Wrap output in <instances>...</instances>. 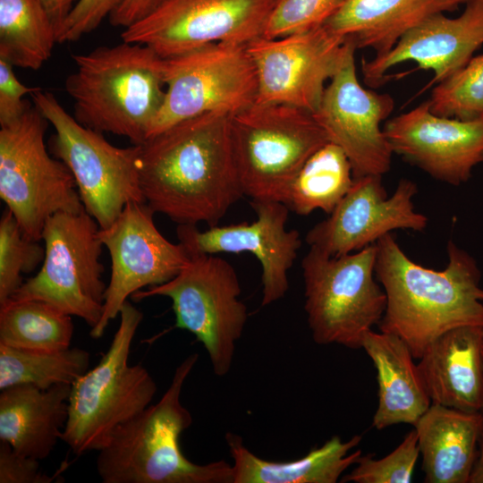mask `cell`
<instances>
[{
  "mask_svg": "<svg viewBox=\"0 0 483 483\" xmlns=\"http://www.w3.org/2000/svg\"><path fill=\"white\" fill-rule=\"evenodd\" d=\"M232 114L210 112L175 123L139 146L145 202L178 225H218L244 196L231 141Z\"/></svg>",
  "mask_w": 483,
  "mask_h": 483,
  "instance_id": "6da1fadb",
  "label": "cell"
},
{
  "mask_svg": "<svg viewBox=\"0 0 483 483\" xmlns=\"http://www.w3.org/2000/svg\"><path fill=\"white\" fill-rule=\"evenodd\" d=\"M376 246V278L386 295L379 329L400 337L414 359L451 329L483 326L481 275L466 250L450 240L447 265L435 270L411 259L392 233Z\"/></svg>",
  "mask_w": 483,
  "mask_h": 483,
  "instance_id": "7a4b0ae2",
  "label": "cell"
},
{
  "mask_svg": "<svg viewBox=\"0 0 483 483\" xmlns=\"http://www.w3.org/2000/svg\"><path fill=\"white\" fill-rule=\"evenodd\" d=\"M72 57L76 70L64 87L76 121L132 145L148 140L165 95L163 57L148 46L124 41Z\"/></svg>",
  "mask_w": 483,
  "mask_h": 483,
  "instance_id": "3957f363",
  "label": "cell"
},
{
  "mask_svg": "<svg viewBox=\"0 0 483 483\" xmlns=\"http://www.w3.org/2000/svg\"><path fill=\"white\" fill-rule=\"evenodd\" d=\"M198 360V353L187 356L160 400L118 427L97 451L103 483H233L231 464L194 463L180 447L181 435L192 423L181 394Z\"/></svg>",
  "mask_w": 483,
  "mask_h": 483,
  "instance_id": "277c9868",
  "label": "cell"
},
{
  "mask_svg": "<svg viewBox=\"0 0 483 483\" xmlns=\"http://www.w3.org/2000/svg\"><path fill=\"white\" fill-rule=\"evenodd\" d=\"M119 316V326L106 352L71 386L61 440L77 456L99 451L118 427L150 405L157 393L148 369L129 363L143 314L127 301Z\"/></svg>",
  "mask_w": 483,
  "mask_h": 483,
  "instance_id": "5b68a950",
  "label": "cell"
},
{
  "mask_svg": "<svg viewBox=\"0 0 483 483\" xmlns=\"http://www.w3.org/2000/svg\"><path fill=\"white\" fill-rule=\"evenodd\" d=\"M231 141L244 196L284 203L304 163L329 140L312 113L255 102L232 115Z\"/></svg>",
  "mask_w": 483,
  "mask_h": 483,
  "instance_id": "8992f818",
  "label": "cell"
},
{
  "mask_svg": "<svg viewBox=\"0 0 483 483\" xmlns=\"http://www.w3.org/2000/svg\"><path fill=\"white\" fill-rule=\"evenodd\" d=\"M376 243L338 257L309 248L301 260L304 309L316 343L360 349L378 326L386 295L376 278Z\"/></svg>",
  "mask_w": 483,
  "mask_h": 483,
  "instance_id": "52a82bcc",
  "label": "cell"
},
{
  "mask_svg": "<svg viewBox=\"0 0 483 483\" xmlns=\"http://www.w3.org/2000/svg\"><path fill=\"white\" fill-rule=\"evenodd\" d=\"M48 124L30 104L21 117L0 126V198L24 234L35 241H41L51 216L84 210L71 171L47 152Z\"/></svg>",
  "mask_w": 483,
  "mask_h": 483,
  "instance_id": "ba28073f",
  "label": "cell"
},
{
  "mask_svg": "<svg viewBox=\"0 0 483 483\" xmlns=\"http://www.w3.org/2000/svg\"><path fill=\"white\" fill-rule=\"evenodd\" d=\"M33 104L55 130L52 155L71 171L85 211L99 228L112 225L124 207L145 202L139 179V146L116 147L102 133L88 128L67 113L55 97L41 89Z\"/></svg>",
  "mask_w": 483,
  "mask_h": 483,
  "instance_id": "9c48e42d",
  "label": "cell"
},
{
  "mask_svg": "<svg viewBox=\"0 0 483 483\" xmlns=\"http://www.w3.org/2000/svg\"><path fill=\"white\" fill-rule=\"evenodd\" d=\"M241 292L237 273L228 261L216 254L192 253L171 280L140 290L131 298L171 299L175 327L194 335L206 349L213 372L223 377L230 371L248 319Z\"/></svg>",
  "mask_w": 483,
  "mask_h": 483,
  "instance_id": "30bf717a",
  "label": "cell"
},
{
  "mask_svg": "<svg viewBox=\"0 0 483 483\" xmlns=\"http://www.w3.org/2000/svg\"><path fill=\"white\" fill-rule=\"evenodd\" d=\"M99 229L85 209L51 216L42 232L45 257L40 269L12 298L46 302L95 327L102 317L106 289Z\"/></svg>",
  "mask_w": 483,
  "mask_h": 483,
  "instance_id": "8fae6325",
  "label": "cell"
},
{
  "mask_svg": "<svg viewBox=\"0 0 483 483\" xmlns=\"http://www.w3.org/2000/svg\"><path fill=\"white\" fill-rule=\"evenodd\" d=\"M163 76L165 95L148 138L206 113L233 115L258 97L257 71L247 45L215 43L163 57Z\"/></svg>",
  "mask_w": 483,
  "mask_h": 483,
  "instance_id": "7c38bea8",
  "label": "cell"
},
{
  "mask_svg": "<svg viewBox=\"0 0 483 483\" xmlns=\"http://www.w3.org/2000/svg\"><path fill=\"white\" fill-rule=\"evenodd\" d=\"M280 0H164L124 28L123 41L166 58L215 43L248 45L263 37Z\"/></svg>",
  "mask_w": 483,
  "mask_h": 483,
  "instance_id": "4fadbf2b",
  "label": "cell"
},
{
  "mask_svg": "<svg viewBox=\"0 0 483 483\" xmlns=\"http://www.w3.org/2000/svg\"><path fill=\"white\" fill-rule=\"evenodd\" d=\"M154 214L146 202H131L112 225L99 229V238L111 258V276L102 317L90 329L94 339L104 335L129 297L145 287L171 280L190 259L182 243L168 241L158 231Z\"/></svg>",
  "mask_w": 483,
  "mask_h": 483,
  "instance_id": "5bb4252c",
  "label": "cell"
},
{
  "mask_svg": "<svg viewBox=\"0 0 483 483\" xmlns=\"http://www.w3.org/2000/svg\"><path fill=\"white\" fill-rule=\"evenodd\" d=\"M258 76L257 103L284 104L314 113L326 82L338 72L354 42L324 25L247 45Z\"/></svg>",
  "mask_w": 483,
  "mask_h": 483,
  "instance_id": "9a60e30c",
  "label": "cell"
},
{
  "mask_svg": "<svg viewBox=\"0 0 483 483\" xmlns=\"http://www.w3.org/2000/svg\"><path fill=\"white\" fill-rule=\"evenodd\" d=\"M353 47L326 86L312 113L330 142L347 155L354 178L382 175L391 167L393 151L381 123L394 108L393 97L364 88L357 76Z\"/></svg>",
  "mask_w": 483,
  "mask_h": 483,
  "instance_id": "2e32d148",
  "label": "cell"
},
{
  "mask_svg": "<svg viewBox=\"0 0 483 483\" xmlns=\"http://www.w3.org/2000/svg\"><path fill=\"white\" fill-rule=\"evenodd\" d=\"M417 184L402 179L388 196L382 175L369 174L354 182L328 216L311 227L305 241L309 248L338 257L376 243L398 229L421 232L428 218L415 210Z\"/></svg>",
  "mask_w": 483,
  "mask_h": 483,
  "instance_id": "e0dca14e",
  "label": "cell"
},
{
  "mask_svg": "<svg viewBox=\"0 0 483 483\" xmlns=\"http://www.w3.org/2000/svg\"><path fill=\"white\" fill-rule=\"evenodd\" d=\"M257 219L252 223L210 226L178 225L179 242L189 254L249 252L261 266V305H270L288 291V271L297 258L302 241L297 230H288L289 208L280 201L250 200Z\"/></svg>",
  "mask_w": 483,
  "mask_h": 483,
  "instance_id": "ac0fdd59",
  "label": "cell"
},
{
  "mask_svg": "<svg viewBox=\"0 0 483 483\" xmlns=\"http://www.w3.org/2000/svg\"><path fill=\"white\" fill-rule=\"evenodd\" d=\"M383 131L394 154L451 185L466 182L483 162V118L440 116L424 101L387 120Z\"/></svg>",
  "mask_w": 483,
  "mask_h": 483,
  "instance_id": "d6986e66",
  "label": "cell"
},
{
  "mask_svg": "<svg viewBox=\"0 0 483 483\" xmlns=\"http://www.w3.org/2000/svg\"><path fill=\"white\" fill-rule=\"evenodd\" d=\"M482 45L483 0H469L458 17L434 14L404 34L387 54L362 59L363 81L378 88L389 69L414 62L419 69L433 72L429 88L462 69Z\"/></svg>",
  "mask_w": 483,
  "mask_h": 483,
  "instance_id": "ffe728a7",
  "label": "cell"
},
{
  "mask_svg": "<svg viewBox=\"0 0 483 483\" xmlns=\"http://www.w3.org/2000/svg\"><path fill=\"white\" fill-rule=\"evenodd\" d=\"M419 360L432 403L483 413V326H464L445 332Z\"/></svg>",
  "mask_w": 483,
  "mask_h": 483,
  "instance_id": "44dd1931",
  "label": "cell"
},
{
  "mask_svg": "<svg viewBox=\"0 0 483 483\" xmlns=\"http://www.w3.org/2000/svg\"><path fill=\"white\" fill-rule=\"evenodd\" d=\"M72 385L47 389L15 385L0 393V441L16 452L41 461L61 440L68 419Z\"/></svg>",
  "mask_w": 483,
  "mask_h": 483,
  "instance_id": "7402d4cb",
  "label": "cell"
},
{
  "mask_svg": "<svg viewBox=\"0 0 483 483\" xmlns=\"http://www.w3.org/2000/svg\"><path fill=\"white\" fill-rule=\"evenodd\" d=\"M361 348L377 369L378 404L373 427L382 430L399 423L414 425L432 402L407 344L394 334L371 329Z\"/></svg>",
  "mask_w": 483,
  "mask_h": 483,
  "instance_id": "603a6c76",
  "label": "cell"
},
{
  "mask_svg": "<svg viewBox=\"0 0 483 483\" xmlns=\"http://www.w3.org/2000/svg\"><path fill=\"white\" fill-rule=\"evenodd\" d=\"M469 0H346L324 26L351 38L357 49L387 54L408 31L436 13L454 12Z\"/></svg>",
  "mask_w": 483,
  "mask_h": 483,
  "instance_id": "cb8c5ba5",
  "label": "cell"
},
{
  "mask_svg": "<svg viewBox=\"0 0 483 483\" xmlns=\"http://www.w3.org/2000/svg\"><path fill=\"white\" fill-rule=\"evenodd\" d=\"M426 483H469L483 413L432 403L413 425Z\"/></svg>",
  "mask_w": 483,
  "mask_h": 483,
  "instance_id": "d4e9b609",
  "label": "cell"
},
{
  "mask_svg": "<svg viewBox=\"0 0 483 483\" xmlns=\"http://www.w3.org/2000/svg\"><path fill=\"white\" fill-rule=\"evenodd\" d=\"M225 439L233 461V483H336L361 456L360 450L349 454L361 441L360 436L348 441L333 436L320 447L289 462H272L257 456L235 434L227 433Z\"/></svg>",
  "mask_w": 483,
  "mask_h": 483,
  "instance_id": "484cf974",
  "label": "cell"
},
{
  "mask_svg": "<svg viewBox=\"0 0 483 483\" xmlns=\"http://www.w3.org/2000/svg\"><path fill=\"white\" fill-rule=\"evenodd\" d=\"M354 182L345 152L328 141L317 149L295 176L284 204L290 211L308 216L320 209L329 215Z\"/></svg>",
  "mask_w": 483,
  "mask_h": 483,
  "instance_id": "4316f807",
  "label": "cell"
},
{
  "mask_svg": "<svg viewBox=\"0 0 483 483\" xmlns=\"http://www.w3.org/2000/svg\"><path fill=\"white\" fill-rule=\"evenodd\" d=\"M55 43V25L40 0H0V57L38 70Z\"/></svg>",
  "mask_w": 483,
  "mask_h": 483,
  "instance_id": "83f0119b",
  "label": "cell"
},
{
  "mask_svg": "<svg viewBox=\"0 0 483 483\" xmlns=\"http://www.w3.org/2000/svg\"><path fill=\"white\" fill-rule=\"evenodd\" d=\"M72 316L37 300L10 298L0 303V344L39 351L70 347Z\"/></svg>",
  "mask_w": 483,
  "mask_h": 483,
  "instance_id": "f1b7e54d",
  "label": "cell"
},
{
  "mask_svg": "<svg viewBox=\"0 0 483 483\" xmlns=\"http://www.w3.org/2000/svg\"><path fill=\"white\" fill-rule=\"evenodd\" d=\"M89 352L78 347L39 351L0 344V390L15 385L40 389L72 385L89 370Z\"/></svg>",
  "mask_w": 483,
  "mask_h": 483,
  "instance_id": "f546056e",
  "label": "cell"
},
{
  "mask_svg": "<svg viewBox=\"0 0 483 483\" xmlns=\"http://www.w3.org/2000/svg\"><path fill=\"white\" fill-rule=\"evenodd\" d=\"M427 101L440 116L467 121L483 118V55L472 57L459 72L436 84Z\"/></svg>",
  "mask_w": 483,
  "mask_h": 483,
  "instance_id": "4dcf8cb0",
  "label": "cell"
},
{
  "mask_svg": "<svg viewBox=\"0 0 483 483\" xmlns=\"http://www.w3.org/2000/svg\"><path fill=\"white\" fill-rule=\"evenodd\" d=\"M27 237L6 208L0 220V303L12 298L24 283L22 274L42 264L45 247Z\"/></svg>",
  "mask_w": 483,
  "mask_h": 483,
  "instance_id": "1f68e13d",
  "label": "cell"
},
{
  "mask_svg": "<svg viewBox=\"0 0 483 483\" xmlns=\"http://www.w3.org/2000/svg\"><path fill=\"white\" fill-rule=\"evenodd\" d=\"M419 450L415 429L410 431L401 444L386 456L376 460L373 454L360 456L356 467L342 477V482L410 483Z\"/></svg>",
  "mask_w": 483,
  "mask_h": 483,
  "instance_id": "d6a6232c",
  "label": "cell"
},
{
  "mask_svg": "<svg viewBox=\"0 0 483 483\" xmlns=\"http://www.w3.org/2000/svg\"><path fill=\"white\" fill-rule=\"evenodd\" d=\"M346 0H280L263 37L279 38L323 26Z\"/></svg>",
  "mask_w": 483,
  "mask_h": 483,
  "instance_id": "836d02e7",
  "label": "cell"
},
{
  "mask_svg": "<svg viewBox=\"0 0 483 483\" xmlns=\"http://www.w3.org/2000/svg\"><path fill=\"white\" fill-rule=\"evenodd\" d=\"M125 0H79L57 34V43L74 42L92 32Z\"/></svg>",
  "mask_w": 483,
  "mask_h": 483,
  "instance_id": "e575fe53",
  "label": "cell"
},
{
  "mask_svg": "<svg viewBox=\"0 0 483 483\" xmlns=\"http://www.w3.org/2000/svg\"><path fill=\"white\" fill-rule=\"evenodd\" d=\"M38 89V87L22 84L13 72V65L0 57V126L7 125L21 117L30 104L23 97Z\"/></svg>",
  "mask_w": 483,
  "mask_h": 483,
  "instance_id": "d590c367",
  "label": "cell"
},
{
  "mask_svg": "<svg viewBox=\"0 0 483 483\" xmlns=\"http://www.w3.org/2000/svg\"><path fill=\"white\" fill-rule=\"evenodd\" d=\"M56 479L40 470L39 461L0 441V483H51Z\"/></svg>",
  "mask_w": 483,
  "mask_h": 483,
  "instance_id": "8d00e7d4",
  "label": "cell"
},
{
  "mask_svg": "<svg viewBox=\"0 0 483 483\" xmlns=\"http://www.w3.org/2000/svg\"><path fill=\"white\" fill-rule=\"evenodd\" d=\"M164 0H125L123 4L109 16L110 23L114 27L127 28L142 19Z\"/></svg>",
  "mask_w": 483,
  "mask_h": 483,
  "instance_id": "74e56055",
  "label": "cell"
},
{
  "mask_svg": "<svg viewBox=\"0 0 483 483\" xmlns=\"http://www.w3.org/2000/svg\"><path fill=\"white\" fill-rule=\"evenodd\" d=\"M50 16L56 37L65 19L79 0H40Z\"/></svg>",
  "mask_w": 483,
  "mask_h": 483,
  "instance_id": "f35d334b",
  "label": "cell"
},
{
  "mask_svg": "<svg viewBox=\"0 0 483 483\" xmlns=\"http://www.w3.org/2000/svg\"><path fill=\"white\" fill-rule=\"evenodd\" d=\"M479 445V447L470 475L469 483H483V427Z\"/></svg>",
  "mask_w": 483,
  "mask_h": 483,
  "instance_id": "ab89813d",
  "label": "cell"
}]
</instances>
